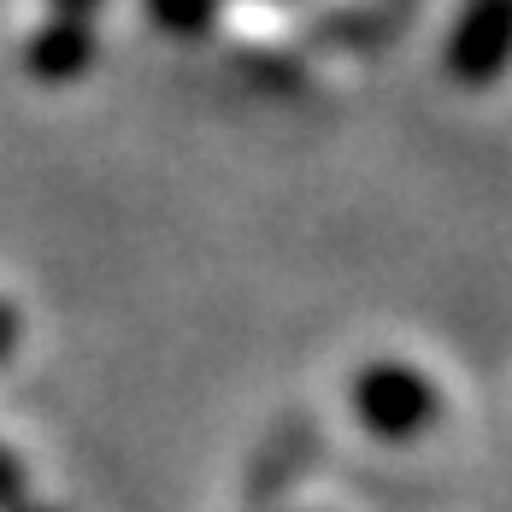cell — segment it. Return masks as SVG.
<instances>
[{"instance_id":"obj_1","label":"cell","mask_w":512,"mask_h":512,"mask_svg":"<svg viewBox=\"0 0 512 512\" xmlns=\"http://www.w3.org/2000/svg\"><path fill=\"white\" fill-rule=\"evenodd\" d=\"M348 412L377 442H418L442 424V389L407 359H371L348 383Z\"/></svg>"},{"instance_id":"obj_9","label":"cell","mask_w":512,"mask_h":512,"mask_svg":"<svg viewBox=\"0 0 512 512\" xmlns=\"http://www.w3.org/2000/svg\"><path fill=\"white\" fill-rule=\"evenodd\" d=\"M259 6H277V0H259Z\"/></svg>"},{"instance_id":"obj_5","label":"cell","mask_w":512,"mask_h":512,"mask_svg":"<svg viewBox=\"0 0 512 512\" xmlns=\"http://www.w3.org/2000/svg\"><path fill=\"white\" fill-rule=\"evenodd\" d=\"M24 501H30V477L12 448H0V512H18Z\"/></svg>"},{"instance_id":"obj_2","label":"cell","mask_w":512,"mask_h":512,"mask_svg":"<svg viewBox=\"0 0 512 512\" xmlns=\"http://www.w3.org/2000/svg\"><path fill=\"white\" fill-rule=\"evenodd\" d=\"M442 65L460 89H495L512 71V0H465L442 42Z\"/></svg>"},{"instance_id":"obj_8","label":"cell","mask_w":512,"mask_h":512,"mask_svg":"<svg viewBox=\"0 0 512 512\" xmlns=\"http://www.w3.org/2000/svg\"><path fill=\"white\" fill-rule=\"evenodd\" d=\"M18 512H53V507H30V501H24V507H18Z\"/></svg>"},{"instance_id":"obj_4","label":"cell","mask_w":512,"mask_h":512,"mask_svg":"<svg viewBox=\"0 0 512 512\" xmlns=\"http://www.w3.org/2000/svg\"><path fill=\"white\" fill-rule=\"evenodd\" d=\"M142 6H148L154 30L177 36V42H195L206 30H218V6L224 0H142Z\"/></svg>"},{"instance_id":"obj_7","label":"cell","mask_w":512,"mask_h":512,"mask_svg":"<svg viewBox=\"0 0 512 512\" xmlns=\"http://www.w3.org/2000/svg\"><path fill=\"white\" fill-rule=\"evenodd\" d=\"M48 12H59V18H95L101 0H48Z\"/></svg>"},{"instance_id":"obj_6","label":"cell","mask_w":512,"mask_h":512,"mask_svg":"<svg viewBox=\"0 0 512 512\" xmlns=\"http://www.w3.org/2000/svg\"><path fill=\"white\" fill-rule=\"evenodd\" d=\"M18 336H24V318H18V307L0 301V365L18 354Z\"/></svg>"},{"instance_id":"obj_3","label":"cell","mask_w":512,"mask_h":512,"mask_svg":"<svg viewBox=\"0 0 512 512\" xmlns=\"http://www.w3.org/2000/svg\"><path fill=\"white\" fill-rule=\"evenodd\" d=\"M95 53H101L95 18H59V12H48V18L24 36L18 65H24V77H36V83H48V89H65V83H77V77L95 71Z\"/></svg>"}]
</instances>
